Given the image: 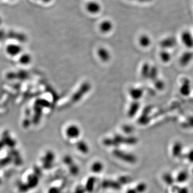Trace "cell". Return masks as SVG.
I'll return each mask as SVG.
<instances>
[{"instance_id": "1", "label": "cell", "mask_w": 193, "mask_h": 193, "mask_svg": "<svg viewBox=\"0 0 193 193\" xmlns=\"http://www.w3.org/2000/svg\"><path fill=\"white\" fill-rule=\"evenodd\" d=\"M114 155L116 157L122 159L123 160L130 162V163H134L136 161V158L134 157V156L132 155L128 154L125 152H123L121 151H119L118 150H116L114 151Z\"/></svg>"}, {"instance_id": "2", "label": "cell", "mask_w": 193, "mask_h": 193, "mask_svg": "<svg viewBox=\"0 0 193 193\" xmlns=\"http://www.w3.org/2000/svg\"><path fill=\"white\" fill-rule=\"evenodd\" d=\"M66 134L69 138H77L80 135V129L77 125H71L67 128Z\"/></svg>"}, {"instance_id": "3", "label": "cell", "mask_w": 193, "mask_h": 193, "mask_svg": "<svg viewBox=\"0 0 193 193\" xmlns=\"http://www.w3.org/2000/svg\"><path fill=\"white\" fill-rule=\"evenodd\" d=\"M86 8L90 14H96L101 10V6L99 3L96 1H91L87 3Z\"/></svg>"}, {"instance_id": "4", "label": "cell", "mask_w": 193, "mask_h": 193, "mask_svg": "<svg viewBox=\"0 0 193 193\" xmlns=\"http://www.w3.org/2000/svg\"><path fill=\"white\" fill-rule=\"evenodd\" d=\"M100 30L103 33L110 32L113 28V24L110 21H104L100 24Z\"/></svg>"}, {"instance_id": "5", "label": "cell", "mask_w": 193, "mask_h": 193, "mask_svg": "<svg viewBox=\"0 0 193 193\" xmlns=\"http://www.w3.org/2000/svg\"><path fill=\"white\" fill-rule=\"evenodd\" d=\"M100 58L104 61H107L110 58V55L108 51L105 48H100L98 51Z\"/></svg>"}, {"instance_id": "6", "label": "cell", "mask_w": 193, "mask_h": 193, "mask_svg": "<svg viewBox=\"0 0 193 193\" xmlns=\"http://www.w3.org/2000/svg\"><path fill=\"white\" fill-rule=\"evenodd\" d=\"M21 47L18 45H9L7 47L6 51L10 55H15L18 54L21 51Z\"/></svg>"}, {"instance_id": "7", "label": "cell", "mask_w": 193, "mask_h": 193, "mask_svg": "<svg viewBox=\"0 0 193 193\" xmlns=\"http://www.w3.org/2000/svg\"><path fill=\"white\" fill-rule=\"evenodd\" d=\"M102 186L105 188H112L114 189H120L121 188L119 183L110 181H105L102 183Z\"/></svg>"}, {"instance_id": "8", "label": "cell", "mask_w": 193, "mask_h": 193, "mask_svg": "<svg viewBox=\"0 0 193 193\" xmlns=\"http://www.w3.org/2000/svg\"><path fill=\"white\" fill-rule=\"evenodd\" d=\"M38 183V179L35 175H31L28 178V186L30 188L36 187Z\"/></svg>"}, {"instance_id": "9", "label": "cell", "mask_w": 193, "mask_h": 193, "mask_svg": "<svg viewBox=\"0 0 193 193\" xmlns=\"http://www.w3.org/2000/svg\"><path fill=\"white\" fill-rule=\"evenodd\" d=\"M77 148L81 152L84 153H87L89 152V148L87 145L84 141H79L77 143Z\"/></svg>"}, {"instance_id": "10", "label": "cell", "mask_w": 193, "mask_h": 193, "mask_svg": "<svg viewBox=\"0 0 193 193\" xmlns=\"http://www.w3.org/2000/svg\"><path fill=\"white\" fill-rule=\"evenodd\" d=\"M91 170L94 173H100L103 170V165L99 161H96L92 165Z\"/></svg>"}, {"instance_id": "11", "label": "cell", "mask_w": 193, "mask_h": 193, "mask_svg": "<svg viewBox=\"0 0 193 193\" xmlns=\"http://www.w3.org/2000/svg\"><path fill=\"white\" fill-rule=\"evenodd\" d=\"M2 140L3 141L5 145H8V146L11 147V148H13L16 145L15 141L11 139L10 137L8 135H4Z\"/></svg>"}, {"instance_id": "12", "label": "cell", "mask_w": 193, "mask_h": 193, "mask_svg": "<svg viewBox=\"0 0 193 193\" xmlns=\"http://www.w3.org/2000/svg\"><path fill=\"white\" fill-rule=\"evenodd\" d=\"M96 181V179L93 177H91L87 181V189L89 191H92L94 189V185Z\"/></svg>"}, {"instance_id": "13", "label": "cell", "mask_w": 193, "mask_h": 193, "mask_svg": "<svg viewBox=\"0 0 193 193\" xmlns=\"http://www.w3.org/2000/svg\"><path fill=\"white\" fill-rule=\"evenodd\" d=\"M183 40L185 43H192V38L191 34L189 32H185L183 34Z\"/></svg>"}, {"instance_id": "14", "label": "cell", "mask_w": 193, "mask_h": 193, "mask_svg": "<svg viewBox=\"0 0 193 193\" xmlns=\"http://www.w3.org/2000/svg\"><path fill=\"white\" fill-rule=\"evenodd\" d=\"M188 178V174L186 172H182L179 174L177 176V181L179 183H183L187 180Z\"/></svg>"}, {"instance_id": "15", "label": "cell", "mask_w": 193, "mask_h": 193, "mask_svg": "<svg viewBox=\"0 0 193 193\" xmlns=\"http://www.w3.org/2000/svg\"><path fill=\"white\" fill-rule=\"evenodd\" d=\"M13 159L10 156L0 160V166H3L8 165L11 162L13 161Z\"/></svg>"}, {"instance_id": "16", "label": "cell", "mask_w": 193, "mask_h": 193, "mask_svg": "<svg viewBox=\"0 0 193 193\" xmlns=\"http://www.w3.org/2000/svg\"><path fill=\"white\" fill-rule=\"evenodd\" d=\"M181 145L180 144H176L173 148V154L175 156H178L181 151Z\"/></svg>"}, {"instance_id": "17", "label": "cell", "mask_w": 193, "mask_h": 193, "mask_svg": "<svg viewBox=\"0 0 193 193\" xmlns=\"http://www.w3.org/2000/svg\"><path fill=\"white\" fill-rule=\"evenodd\" d=\"M146 186L145 183H140L136 187V191L138 193L144 192L146 190Z\"/></svg>"}, {"instance_id": "18", "label": "cell", "mask_w": 193, "mask_h": 193, "mask_svg": "<svg viewBox=\"0 0 193 193\" xmlns=\"http://www.w3.org/2000/svg\"><path fill=\"white\" fill-rule=\"evenodd\" d=\"M164 179L166 183L168 184H171L173 183V179L170 174H166L164 176Z\"/></svg>"}, {"instance_id": "19", "label": "cell", "mask_w": 193, "mask_h": 193, "mask_svg": "<svg viewBox=\"0 0 193 193\" xmlns=\"http://www.w3.org/2000/svg\"><path fill=\"white\" fill-rule=\"evenodd\" d=\"M31 60V57L29 55H23L21 58V61L22 64H28L29 63Z\"/></svg>"}, {"instance_id": "20", "label": "cell", "mask_w": 193, "mask_h": 193, "mask_svg": "<svg viewBox=\"0 0 193 193\" xmlns=\"http://www.w3.org/2000/svg\"><path fill=\"white\" fill-rule=\"evenodd\" d=\"M28 184H21L19 186V189L21 192H25L29 189Z\"/></svg>"}, {"instance_id": "21", "label": "cell", "mask_w": 193, "mask_h": 193, "mask_svg": "<svg viewBox=\"0 0 193 193\" xmlns=\"http://www.w3.org/2000/svg\"><path fill=\"white\" fill-rule=\"evenodd\" d=\"M9 153L11 156H14V157H17L19 156V152H18V151L16 150H11L9 151Z\"/></svg>"}, {"instance_id": "22", "label": "cell", "mask_w": 193, "mask_h": 193, "mask_svg": "<svg viewBox=\"0 0 193 193\" xmlns=\"http://www.w3.org/2000/svg\"><path fill=\"white\" fill-rule=\"evenodd\" d=\"M14 161L15 164L17 165H19L22 163V160H21V158L20 157V156L15 157Z\"/></svg>"}, {"instance_id": "23", "label": "cell", "mask_w": 193, "mask_h": 193, "mask_svg": "<svg viewBox=\"0 0 193 193\" xmlns=\"http://www.w3.org/2000/svg\"><path fill=\"white\" fill-rule=\"evenodd\" d=\"M64 161L66 163V164H70L72 161V158H70L69 156H67L64 158Z\"/></svg>"}, {"instance_id": "24", "label": "cell", "mask_w": 193, "mask_h": 193, "mask_svg": "<svg viewBox=\"0 0 193 193\" xmlns=\"http://www.w3.org/2000/svg\"><path fill=\"white\" fill-rule=\"evenodd\" d=\"M188 158L190 161L193 162V150L191 151L188 155Z\"/></svg>"}, {"instance_id": "25", "label": "cell", "mask_w": 193, "mask_h": 193, "mask_svg": "<svg viewBox=\"0 0 193 193\" xmlns=\"http://www.w3.org/2000/svg\"><path fill=\"white\" fill-rule=\"evenodd\" d=\"M121 183H128V182H129V179L127 178V177H123V178H121Z\"/></svg>"}, {"instance_id": "26", "label": "cell", "mask_w": 193, "mask_h": 193, "mask_svg": "<svg viewBox=\"0 0 193 193\" xmlns=\"http://www.w3.org/2000/svg\"><path fill=\"white\" fill-rule=\"evenodd\" d=\"M178 193H188V191L187 188H183L179 189Z\"/></svg>"}, {"instance_id": "27", "label": "cell", "mask_w": 193, "mask_h": 193, "mask_svg": "<svg viewBox=\"0 0 193 193\" xmlns=\"http://www.w3.org/2000/svg\"><path fill=\"white\" fill-rule=\"evenodd\" d=\"M84 191L82 188H78L75 191V193H84Z\"/></svg>"}, {"instance_id": "28", "label": "cell", "mask_w": 193, "mask_h": 193, "mask_svg": "<svg viewBox=\"0 0 193 193\" xmlns=\"http://www.w3.org/2000/svg\"><path fill=\"white\" fill-rule=\"evenodd\" d=\"M5 143H4V142H3V141L1 140L0 141V150L1 149L3 148V147H4V145H5Z\"/></svg>"}, {"instance_id": "29", "label": "cell", "mask_w": 193, "mask_h": 193, "mask_svg": "<svg viewBox=\"0 0 193 193\" xmlns=\"http://www.w3.org/2000/svg\"><path fill=\"white\" fill-rule=\"evenodd\" d=\"M49 193H57V189L56 188H52Z\"/></svg>"}, {"instance_id": "30", "label": "cell", "mask_w": 193, "mask_h": 193, "mask_svg": "<svg viewBox=\"0 0 193 193\" xmlns=\"http://www.w3.org/2000/svg\"><path fill=\"white\" fill-rule=\"evenodd\" d=\"M127 193H137V191H136V190H135V189H131L128 190L127 191Z\"/></svg>"}, {"instance_id": "31", "label": "cell", "mask_w": 193, "mask_h": 193, "mask_svg": "<svg viewBox=\"0 0 193 193\" xmlns=\"http://www.w3.org/2000/svg\"><path fill=\"white\" fill-rule=\"evenodd\" d=\"M130 1H133V0H130ZM136 1H137L138 2H150L152 0H136Z\"/></svg>"}, {"instance_id": "32", "label": "cell", "mask_w": 193, "mask_h": 193, "mask_svg": "<svg viewBox=\"0 0 193 193\" xmlns=\"http://www.w3.org/2000/svg\"><path fill=\"white\" fill-rule=\"evenodd\" d=\"M42 2H44V3H49V2H51L52 0H41Z\"/></svg>"}, {"instance_id": "33", "label": "cell", "mask_w": 193, "mask_h": 193, "mask_svg": "<svg viewBox=\"0 0 193 193\" xmlns=\"http://www.w3.org/2000/svg\"><path fill=\"white\" fill-rule=\"evenodd\" d=\"M1 183V179H0V184Z\"/></svg>"}, {"instance_id": "34", "label": "cell", "mask_w": 193, "mask_h": 193, "mask_svg": "<svg viewBox=\"0 0 193 193\" xmlns=\"http://www.w3.org/2000/svg\"><path fill=\"white\" fill-rule=\"evenodd\" d=\"M0 23H1V19H0Z\"/></svg>"}]
</instances>
